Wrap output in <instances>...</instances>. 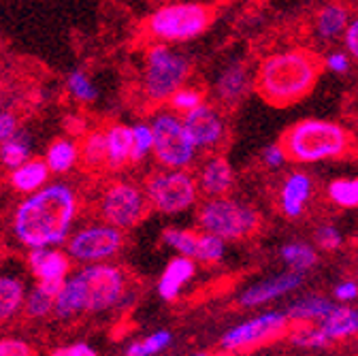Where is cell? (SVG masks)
<instances>
[{"label":"cell","mask_w":358,"mask_h":356,"mask_svg":"<svg viewBox=\"0 0 358 356\" xmlns=\"http://www.w3.org/2000/svg\"><path fill=\"white\" fill-rule=\"evenodd\" d=\"M79 213L71 184L56 182L28 194L13 213V235L26 248H56L69 241Z\"/></svg>","instance_id":"cell-1"},{"label":"cell","mask_w":358,"mask_h":356,"mask_svg":"<svg viewBox=\"0 0 358 356\" xmlns=\"http://www.w3.org/2000/svg\"><path fill=\"white\" fill-rule=\"evenodd\" d=\"M128 294V276L122 266L111 262L83 264L81 269L66 278L56 297L54 314L62 320L79 314H101L117 307Z\"/></svg>","instance_id":"cell-2"},{"label":"cell","mask_w":358,"mask_h":356,"mask_svg":"<svg viewBox=\"0 0 358 356\" xmlns=\"http://www.w3.org/2000/svg\"><path fill=\"white\" fill-rule=\"evenodd\" d=\"M322 73V60L309 50L266 56L254 75V90L273 107H290L311 94Z\"/></svg>","instance_id":"cell-3"},{"label":"cell","mask_w":358,"mask_h":356,"mask_svg":"<svg viewBox=\"0 0 358 356\" xmlns=\"http://www.w3.org/2000/svg\"><path fill=\"white\" fill-rule=\"evenodd\" d=\"M280 143L284 145L288 160L313 164L345 156L354 145V137L345 126L337 122L307 118L288 126Z\"/></svg>","instance_id":"cell-4"},{"label":"cell","mask_w":358,"mask_h":356,"mask_svg":"<svg viewBox=\"0 0 358 356\" xmlns=\"http://www.w3.org/2000/svg\"><path fill=\"white\" fill-rule=\"evenodd\" d=\"M190 77V60L171 50L166 43H156L145 54L141 90L150 103H169Z\"/></svg>","instance_id":"cell-5"},{"label":"cell","mask_w":358,"mask_h":356,"mask_svg":"<svg viewBox=\"0 0 358 356\" xmlns=\"http://www.w3.org/2000/svg\"><path fill=\"white\" fill-rule=\"evenodd\" d=\"M196 222L201 231L213 233L224 241H241L258 231L260 213L243 201L211 197L199 207Z\"/></svg>","instance_id":"cell-6"},{"label":"cell","mask_w":358,"mask_h":356,"mask_svg":"<svg viewBox=\"0 0 358 356\" xmlns=\"http://www.w3.org/2000/svg\"><path fill=\"white\" fill-rule=\"evenodd\" d=\"M213 17L215 9L203 3H169L150 15L148 30L160 43H188L199 38Z\"/></svg>","instance_id":"cell-7"},{"label":"cell","mask_w":358,"mask_h":356,"mask_svg":"<svg viewBox=\"0 0 358 356\" xmlns=\"http://www.w3.org/2000/svg\"><path fill=\"white\" fill-rule=\"evenodd\" d=\"M152 209L164 215L184 213L199 201V180L186 169H164L148 177L143 186Z\"/></svg>","instance_id":"cell-8"},{"label":"cell","mask_w":358,"mask_h":356,"mask_svg":"<svg viewBox=\"0 0 358 356\" xmlns=\"http://www.w3.org/2000/svg\"><path fill=\"white\" fill-rule=\"evenodd\" d=\"M154 158L162 169H188L196 158V143L175 111H162L152 118Z\"/></svg>","instance_id":"cell-9"},{"label":"cell","mask_w":358,"mask_h":356,"mask_svg":"<svg viewBox=\"0 0 358 356\" xmlns=\"http://www.w3.org/2000/svg\"><path fill=\"white\" fill-rule=\"evenodd\" d=\"M152 209L148 194L143 188L130 182H113L109 184L99 201V211L103 220L111 227L122 231L134 229L145 220L148 211Z\"/></svg>","instance_id":"cell-10"},{"label":"cell","mask_w":358,"mask_h":356,"mask_svg":"<svg viewBox=\"0 0 358 356\" xmlns=\"http://www.w3.org/2000/svg\"><path fill=\"white\" fill-rule=\"evenodd\" d=\"M288 325H292V322L286 314V309L260 311V314H254V316L237 322L229 331H224L220 337V348L224 352H241L248 348L268 343L275 337H280L288 329Z\"/></svg>","instance_id":"cell-11"},{"label":"cell","mask_w":358,"mask_h":356,"mask_svg":"<svg viewBox=\"0 0 358 356\" xmlns=\"http://www.w3.org/2000/svg\"><path fill=\"white\" fill-rule=\"evenodd\" d=\"M124 241L126 237L122 229L103 222V225L83 227L77 233H73L66 241V250L73 260L81 264H92L117 256L120 250L124 248Z\"/></svg>","instance_id":"cell-12"},{"label":"cell","mask_w":358,"mask_h":356,"mask_svg":"<svg viewBox=\"0 0 358 356\" xmlns=\"http://www.w3.org/2000/svg\"><path fill=\"white\" fill-rule=\"evenodd\" d=\"M305 284V273L299 271H282L266 280L254 282L248 288H243L237 297V305L243 309H260L268 303H275L292 292H296Z\"/></svg>","instance_id":"cell-13"},{"label":"cell","mask_w":358,"mask_h":356,"mask_svg":"<svg viewBox=\"0 0 358 356\" xmlns=\"http://www.w3.org/2000/svg\"><path fill=\"white\" fill-rule=\"evenodd\" d=\"M28 266L36 276V284L58 297L71 271V254L56 248H32L28 254Z\"/></svg>","instance_id":"cell-14"},{"label":"cell","mask_w":358,"mask_h":356,"mask_svg":"<svg viewBox=\"0 0 358 356\" xmlns=\"http://www.w3.org/2000/svg\"><path fill=\"white\" fill-rule=\"evenodd\" d=\"M184 124L199 150L217 148L224 141V135H227V124H224L222 113L207 103L184 113Z\"/></svg>","instance_id":"cell-15"},{"label":"cell","mask_w":358,"mask_h":356,"mask_svg":"<svg viewBox=\"0 0 358 356\" xmlns=\"http://www.w3.org/2000/svg\"><path fill=\"white\" fill-rule=\"evenodd\" d=\"M194 276H196V260L175 254V258L166 262V266L160 273V280L156 286L158 297L166 303L177 301L184 294V288L194 280Z\"/></svg>","instance_id":"cell-16"},{"label":"cell","mask_w":358,"mask_h":356,"mask_svg":"<svg viewBox=\"0 0 358 356\" xmlns=\"http://www.w3.org/2000/svg\"><path fill=\"white\" fill-rule=\"evenodd\" d=\"M254 87V79L248 71V66L243 62H233L224 69L217 79H215V97L220 103L224 105H237L239 101H243V97Z\"/></svg>","instance_id":"cell-17"},{"label":"cell","mask_w":358,"mask_h":356,"mask_svg":"<svg viewBox=\"0 0 358 356\" xmlns=\"http://www.w3.org/2000/svg\"><path fill=\"white\" fill-rule=\"evenodd\" d=\"M235 184V173L231 162L224 156H211L201 164L199 171V188L203 194L211 197H224Z\"/></svg>","instance_id":"cell-18"},{"label":"cell","mask_w":358,"mask_h":356,"mask_svg":"<svg viewBox=\"0 0 358 356\" xmlns=\"http://www.w3.org/2000/svg\"><path fill=\"white\" fill-rule=\"evenodd\" d=\"M313 182L307 173H290L280 190V207L286 218H301L311 201Z\"/></svg>","instance_id":"cell-19"},{"label":"cell","mask_w":358,"mask_h":356,"mask_svg":"<svg viewBox=\"0 0 358 356\" xmlns=\"http://www.w3.org/2000/svg\"><path fill=\"white\" fill-rule=\"evenodd\" d=\"M331 343L358 337V307L354 303H335L329 316L318 322Z\"/></svg>","instance_id":"cell-20"},{"label":"cell","mask_w":358,"mask_h":356,"mask_svg":"<svg viewBox=\"0 0 358 356\" xmlns=\"http://www.w3.org/2000/svg\"><path fill=\"white\" fill-rule=\"evenodd\" d=\"M335 307L333 297L324 294H303L288 303L286 314L292 325H318L329 316V311Z\"/></svg>","instance_id":"cell-21"},{"label":"cell","mask_w":358,"mask_h":356,"mask_svg":"<svg viewBox=\"0 0 358 356\" xmlns=\"http://www.w3.org/2000/svg\"><path fill=\"white\" fill-rule=\"evenodd\" d=\"M105 137H107V166L109 169H122L124 164L132 162V150H134L132 126L111 124L105 130Z\"/></svg>","instance_id":"cell-22"},{"label":"cell","mask_w":358,"mask_h":356,"mask_svg":"<svg viewBox=\"0 0 358 356\" xmlns=\"http://www.w3.org/2000/svg\"><path fill=\"white\" fill-rule=\"evenodd\" d=\"M50 166L45 160H36V158H30L28 162L20 164L17 169L11 171V177H9V184L15 192H22V194H32L36 190H41L43 186H48V180H50Z\"/></svg>","instance_id":"cell-23"},{"label":"cell","mask_w":358,"mask_h":356,"mask_svg":"<svg viewBox=\"0 0 358 356\" xmlns=\"http://www.w3.org/2000/svg\"><path fill=\"white\" fill-rule=\"evenodd\" d=\"M26 286L20 278L0 276V322L15 318L24 309Z\"/></svg>","instance_id":"cell-24"},{"label":"cell","mask_w":358,"mask_h":356,"mask_svg":"<svg viewBox=\"0 0 358 356\" xmlns=\"http://www.w3.org/2000/svg\"><path fill=\"white\" fill-rule=\"evenodd\" d=\"M280 258L286 264V269L309 273L318 264V250L307 241H288L280 250Z\"/></svg>","instance_id":"cell-25"},{"label":"cell","mask_w":358,"mask_h":356,"mask_svg":"<svg viewBox=\"0 0 358 356\" xmlns=\"http://www.w3.org/2000/svg\"><path fill=\"white\" fill-rule=\"evenodd\" d=\"M348 24H350V15H348L345 7L327 5L316 15V34L322 41H335L339 36L343 38Z\"/></svg>","instance_id":"cell-26"},{"label":"cell","mask_w":358,"mask_h":356,"mask_svg":"<svg viewBox=\"0 0 358 356\" xmlns=\"http://www.w3.org/2000/svg\"><path fill=\"white\" fill-rule=\"evenodd\" d=\"M79 158H81V150L71 139H56L48 148V152H45V162H48L50 171L56 175L69 173L77 164Z\"/></svg>","instance_id":"cell-27"},{"label":"cell","mask_w":358,"mask_h":356,"mask_svg":"<svg viewBox=\"0 0 358 356\" xmlns=\"http://www.w3.org/2000/svg\"><path fill=\"white\" fill-rule=\"evenodd\" d=\"M173 333L166 329H158L152 331L150 335L134 339L128 348H126V356H160L162 352H166L173 346Z\"/></svg>","instance_id":"cell-28"},{"label":"cell","mask_w":358,"mask_h":356,"mask_svg":"<svg viewBox=\"0 0 358 356\" xmlns=\"http://www.w3.org/2000/svg\"><path fill=\"white\" fill-rule=\"evenodd\" d=\"M288 343L305 352H316L333 346L318 325H294V329L288 333Z\"/></svg>","instance_id":"cell-29"},{"label":"cell","mask_w":358,"mask_h":356,"mask_svg":"<svg viewBox=\"0 0 358 356\" xmlns=\"http://www.w3.org/2000/svg\"><path fill=\"white\" fill-rule=\"evenodd\" d=\"M162 243L179 256H188V258L196 260L199 243H201V231L173 229L171 227L162 233Z\"/></svg>","instance_id":"cell-30"},{"label":"cell","mask_w":358,"mask_h":356,"mask_svg":"<svg viewBox=\"0 0 358 356\" xmlns=\"http://www.w3.org/2000/svg\"><path fill=\"white\" fill-rule=\"evenodd\" d=\"M30 137L26 135V132H15V135L5 141V143H0V162H3L7 169H17L20 164L28 162L30 160Z\"/></svg>","instance_id":"cell-31"},{"label":"cell","mask_w":358,"mask_h":356,"mask_svg":"<svg viewBox=\"0 0 358 356\" xmlns=\"http://www.w3.org/2000/svg\"><path fill=\"white\" fill-rule=\"evenodd\" d=\"M327 194L341 209H358V177H337L329 184Z\"/></svg>","instance_id":"cell-32"},{"label":"cell","mask_w":358,"mask_h":356,"mask_svg":"<svg viewBox=\"0 0 358 356\" xmlns=\"http://www.w3.org/2000/svg\"><path fill=\"white\" fill-rule=\"evenodd\" d=\"M81 158H83V164L90 166V169L107 164V137H105V130L87 132L83 143H81Z\"/></svg>","instance_id":"cell-33"},{"label":"cell","mask_w":358,"mask_h":356,"mask_svg":"<svg viewBox=\"0 0 358 356\" xmlns=\"http://www.w3.org/2000/svg\"><path fill=\"white\" fill-rule=\"evenodd\" d=\"M66 90L77 103H83V105H90V103H94L99 99V87L94 85L92 79H90V75L85 71H81V69H75V71L69 73Z\"/></svg>","instance_id":"cell-34"},{"label":"cell","mask_w":358,"mask_h":356,"mask_svg":"<svg viewBox=\"0 0 358 356\" xmlns=\"http://www.w3.org/2000/svg\"><path fill=\"white\" fill-rule=\"evenodd\" d=\"M54 305H56V297L36 284L30 292H26L24 311L28 318H45L54 314Z\"/></svg>","instance_id":"cell-35"},{"label":"cell","mask_w":358,"mask_h":356,"mask_svg":"<svg viewBox=\"0 0 358 356\" xmlns=\"http://www.w3.org/2000/svg\"><path fill=\"white\" fill-rule=\"evenodd\" d=\"M227 243L222 237L201 231V243H199V254H196V262L203 264H220L227 256Z\"/></svg>","instance_id":"cell-36"},{"label":"cell","mask_w":358,"mask_h":356,"mask_svg":"<svg viewBox=\"0 0 358 356\" xmlns=\"http://www.w3.org/2000/svg\"><path fill=\"white\" fill-rule=\"evenodd\" d=\"M134 132V150H132V162L143 160L150 152H154V130L152 124L137 122L132 126Z\"/></svg>","instance_id":"cell-37"},{"label":"cell","mask_w":358,"mask_h":356,"mask_svg":"<svg viewBox=\"0 0 358 356\" xmlns=\"http://www.w3.org/2000/svg\"><path fill=\"white\" fill-rule=\"evenodd\" d=\"M203 92L196 90V87H179V90L169 99V105L175 113H188L192 109H196L199 105H203Z\"/></svg>","instance_id":"cell-38"},{"label":"cell","mask_w":358,"mask_h":356,"mask_svg":"<svg viewBox=\"0 0 358 356\" xmlns=\"http://www.w3.org/2000/svg\"><path fill=\"white\" fill-rule=\"evenodd\" d=\"M313 241H316V248L324 252H337L343 245V235L333 225H320L313 233Z\"/></svg>","instance_id":"cell-39"},{"label":"cell","mask_w":358,"mask_h":356,"mask_svg":"<svg viewBox=\"0 0 358 356\" xmlns=\"http://www.w3.org/2000/svg\"><path fill=\"white\" fill-rule=\"evenodd\" d=\"M0 356H34V352L22 337H3L0 339Z\"/></svg>","instance_id":"cell-40"},{"label":"cell","mask_w":358,"mask_h":356,"mask_svg":"<svg viewBox=\"0 0 358 356\" xmlns=\"http://www.w3.org/2000/svg\"><path fill=\"white\" fill-rule=\"evenodd\" d=\"M335 303H356L358 301V282L356 280H339L331 292Z\"/></svg>","instance_id":"cell-41"},{"label":"cell","mask_w":358,"mask_h":356,"mask_svg":"<svg viewBox=\"0 0 358 356\" xmlns=\"http://www.w3.org/2000/svg\"><path fill=\"white\" fill-rule=\"evenodd\" d=\"M262 162L268 166V169H282L286 162H288V156H286V150L282 143H273V145H266L262 150Z\"/></svg>","instance_id":"cell-42"},{"label":"cell","mask_w":358,"mask_h":356,"mask_svg":"<svg viewBox=\"0 0 358 356\" xmlns=\"http://www.w3.org/2000/svg\"><path fill=\"white\" fill-rule=\"evenodd\" d=\"M50 356H99V354L90 343L77 341V343H71V346H64V348H56Z\"/></svg>","instance_id":"cell-43"},{"label":"cell","mask_w":358,"mask_h":356,"mask_svg":"<svg viewBox=\"0 0 358 356\" xmlns=\"http://www.w3.org/2000/svg\"><path fill=\"white\" fill-rule=\"evenodd\" d=\"M17 132V115L11 111H0V143L9 141Z\"/></svg>","instance_id":"cell-44"},{"label":"cell","mask_w":358,"mask_h":356,"mask_svg":"<svg viewBox=\"0 0 358 356\" xmlns=\"http://www.w3.org/2000/svg\"><path fill=\"white\" fill-rule=\"evenodd\" d=\"M343 45H345L348 54L358 60V17L350 20V24L345 28V34H343Z\"/></svg>","instance_id":"cell-45"},{"label":"cell","mask_w":358,"mask_h":356,"mask_svg":"<svg viewBox=\"0 0 358 356\" xmlns=\"http://www.w3.org/2000/svg\"><path fill=\"white\" fill-rule=\"evenodd\" d=\"M324 66L333 73H348L350 71V54H343V52H333L327 56L324 60Z\"/></svg>","instance_id":"cell-46"},{"label":"cell","mask_w":358,"mask_h":356,"mask_svg":"<svg viewBox=\"0 0 358 356\" xmlns=\"http://www.w3.org/2000/svg\"><path fill=\"white\" fill-rule=\"evenodd\" d=\"M192 356H215V354H209V352H196V354H192Z\"/></svg>","instance_id":"cell-47"},{"label":"cell","mask_w":358,"mask_h":356,"mask_svg":"<svg viewBox=\"0 0 358 356\" xmlns=\"http://www.w3.org/2000/svg\"><path fill=\"white\" fill-rule=\"evenodd\" d=\"M354 128H356V137H358V115H356V120H354Z\"/></svg>","instance_id":"cell-48"},{"label":"cell","mask_w":358,"mask_h":356,"mask_svg":"<svg viewBox=\"0 0 358 356\" xmlns=\"http://www.w3.org/2000/svg\"><path fill=\"white\" fill-rule=\"evenodd\" d=\"M0 73H3V69H0Z\"/></svg>","instance_id":"cell-49"}]
</instances>
